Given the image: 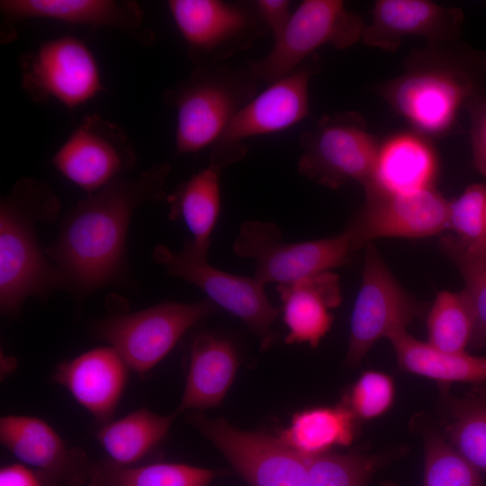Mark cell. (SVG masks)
Wrapping results in <instances>:
<instances>
[{"label": "cell", "mask_w": 486, "mask_h": 486, "mask_svg": "<svg viewBox=\"0 0 486 486\" xmlns=\"http://www.w3.org/2000/svg\"><path fill=\"white\" fill-rule=\"evenodd\" d=\"M169 172L167 163L154 165L137 177L110 183L68 212L57 239L44 251L76 299L117 282L126 262L133 213L148 202L166 199Z\"/></svg>", "instance_id": "6da1fadb"}, {"label": "cell", "mask_w": 486, "mask_h": 486, "mask_svg": "<svg viewBox=\"0 0 486 486\" xmlns=\"http://www.w3.org/2000/svg\"><path fill=\"white\" fill-rule=\"evenodd\" d=\"M60 202L45 184L21 177L0 203V309L19 313L28 297L43 299L53 290H67L58 268L40 247L39 221L57 219Z\"/></svg>", "instance_id": "7a4b0ae2"}, {"label": "cell", "mask_w": 486, "mask_h": 486, "mask_svg": "<svg viewBox=\"0 0 486 486\" xmlns=\"http://www.w3.org/2000/svg\"><path fill=\"white\" fill-rule=\"evenodd\" d=\"M258 78L249 66L221 63L196 66L184 79L163 93L176 118L178 154L212 147L237 113L258 93Z\"/></svg>", "instance_id": "3957f363"}, {"label": "cell", "mask_w": 486, "mask_h": 486, "mask_svg": "<svg viewBox=\"0 0 486 486\" xmlns=\"http://www.w3.org/2000/svg\"><path fill=\"white\" fill-rule=\"evenodd\" d=\"M469 72L436 51L413 55L406 71L380 92L391 107L422 133L448 131L474 94Z\"/></svg>", "instance_id": "277c9868"}, {"label": "cell", "mask_w": 486, "mask_h": 486, "mask_svg": "<svg viewBox=\"0 0 486 486\" xmlns=\"http://www.w3.org/2000/svg\"><path fill=\"white\" fill-rule=\"evenodd\" d=\"M361 249L352 232L330 238L289 242L283 239L277 225L268 221L247 220L233 242V252L256 262L254 277L266 285L292 283L346 265Z\"/></svg>", "instance_id": "5b68a950"}, {"label": "cell", "mask_w": 486, "mask_h": 486, "mask_svg": "<svg viewBox=\"0 0 486 486\" xmlns=\"http://www.w3.org/2000/svg\"><path fill=\"white\" fill-rule=\"evenodd\" d=\"M215 311L216 305L210 300L164 302L104 318L92 330L96 338L117 351L130 370L143 374L163 360L189 328Z\"/></svg>", "instance_id": "8992f818"}, {"label": "cell", "mask_w": 486, "mask_h": 486, "mask_svg": "<svg viewBox=\"0 0 486 486\" xmlns=\"http://www.w3.org/2000/svg\"><path fill=\"white\" fill-rule=\"evenodd\" d=\"M151 256L170 275L197 286L216 306L242 320L257 336L262 350L270 346L274 339L272 325L280 310L270 302L265 285L257 279L212 266L207 261V253L196 249L188 238L178 252L158 244Z\"/></svg>", "instance_id": "52a82bcc"}, {"label": "cell", "mask_w": 486, "mask_h": 486, "mask_svg": "<svg viewBox=\"0 0 486 486\" xmlns=\"http://www.w3.org/2000/svg\"><path fill=\"white\" fill-rule=\"evenodd\" d=\"M363 18L340 0H305L292 12L271 51L248 65L259 81L270 85L291 74L320 47L346 49L362 40Z\"/></svg>", "instance_id": "ba28073f"}, {"label": "cell", "mask_w": 486, "mask_h": 486, "mask_svg": "<svg viewBox=\"0 0 486 486\" xmlns=\"http://www.w3.org/2000/svg\"><path fill=\"white\" fill-rule=\"evenodd\" d=\"M298 171L322 185L338 188L347 181L364 189L372 180L379 146L356 112L322 117L301 136Z\"/></svg>", "instance_id": "9c48e42d"}, {"label": "cell", "mask_w": 486, "mask_h": 486, "mask_svg": "<svg viewBox=\"0 0 486 486\" xmlns=\"http://www.w3.org/2000/svg\"><path fill=\"white\" fill-rule=\"evenodd\" d=\"M319 68V60L312 55L291 74L257 94L211 147L209 164L222 170L246 155L245 140L248 138L279 132L302 121L310 110V80Z\"/></svg>", "instance_id": "30bf717a"}, {"label": "cell", "mask_w": 486, "mask_h": 486, "mask_svg": "<svg viewBox=\"0 0 486 486\" xmlns=\"http://www.w3.org/2000/svg\"><path fill=\"white\" fill-rule=\"evenodd\" d=\"M166 5L195 66L220 63L268 33L255 1L169 0Z\"/></svg>", "instance_id": "8fae6325"}, {"label": "cell", "mask_w": 486, "mask_h": 486, "mask_svg": "<svg viewBox=\"0 0 486 486\" xmlns=\"http://www.w3.org/2000/svg\"><path fill=\"white\" fill-rule=\"evenodd\" d=\"M18 64L22 87L37 104L55 100L75 110L105 90L93 52L71 35L41 42Z\"/></svg>", "instance_id": "7c38bea8"}, {"label": "cell", "mask_w": 486, "mask_h": 486, "mask_svg": "<svg viewBox=\"0 0 486 486\" xmlns=\"http://www.w3.org/2000/svg\"><path fill=\"white\" fill-rule=\"evenodd\" d=\"M420 310L418 302L398 283L374 245L367 244L346 362L357 364L377 340L406 330Z\"/></svg>", "instance_id": "4fadbf2b"}, {"label": "cell", "mask_w": 486, "mask_h": 486, "mask_svg": "<svg viewBox=\"0 0 486 486\" xmlns=\"http://www.w3.org/2000/svg\"><path fill=\"white\" fill-rule=\"evenodd\" d=\"M190 422L225 455L250 486H306L307 458L280 437L266 432L243 431L224 418L200 413Z\"/></svg>", "instance_id": "5bb4252c"}, {"label": "cell", "mask_w": 486, "mask_h": 486, "mask_svg": "<svg viewBox=\"0 0 486 486\" xmlns=\"http://www.w3.org/2000/svg\"><path fill=\"white\" fill-rule=\"evenodd\" d=\"M137 163L131 140L118 124L100 114H86L50 160L87 195L124 177Z\"/></svg>", "instance_id": "9a60e30c"}, {"label": "cell", "mask_w": 486, "mask_h": 486, "mask_svg": "<svg viewBox=\"0 0 486 486\" xmlns=\"http://www.w3.org/2000/svg\"><path fill=\"white\" fill-rule=\"evenodd\" d=\"M364 194V205L347 227L361 248L378 238H427L448 229L449 201L434 187L409 194Z\"/></svg>", "instance_id": "2e32d148"}, {"label": "cell", "mask_w": 486, "mask_h": 486, "mask_svg": "<svg viewBox=\"0 0 486 486\" xmlns=\"http://www.w3.org/2000/svg\"><path fill=\"white\" fill-rule=\"evenodd\" d=\"M4 30L2 43L16 36L14 24L26 19H46L123 32L143 46L154 42L155 34L144 24L143 10L132 0H1Z\"/></svg>", "instance_id": "e0dca14e"}, {"label": "cell", "mask_w": 486, "mask_h": 486, "mask_svg": "<svg viewBox=\"0 0 486 486\" xmlns=\"http://www.w3.org/2000/svg\"><path fill=\"white\" fill-rule=\"evenodd\" d=\"M0 441L19 463L54 482L76 486L88 479L86 454L70 448L47 422L33 416L8 415L0 418Z\"/></svg>", "instance_id": "ac0fdd59"}, {"label": "cell", "mask_w": 486, "mask_h": 486, "mask_svg": "<svg viewBox=\"0 0 486 486\" xmlns=\"http://www.w3.org/2000/svg\"><path fill=\"white\" fill-rule=\"evenodd\" d=\"M130 367L110 346L87 350L58 364L54 382L70 395L100 424L111 421L125 390Z\"/></svg>", "instance_id": "d6986e66"}, {"label": "cell", "mask_w": 486, "mask_h": 486, "mask_svg": "<svg viewBox=\"0 0 486 486\" xmlns=\"http://www.w3.org/2000/svg\"><path fill=\"white\" fill-rule=\"evenodd\" d=\"M461 22L460 10L431 1L379 0L362 40L368 46L395 51L409 36L424 37L432 43L452 40L459 32Z\"/></svg>", "instance_id": "ffe728a7"}, {"label": "cell", "mask_w": 486, "mask_h": 486, "mask_svg": "<svg viewBox=\"0 0 486 486\" xmlns=\"http://www.w3.org/2000/svg\"><path fill=\"white\" fill-rule=\"evenodd\" d=\"M288 328L285 343H308L316 347L330 329L333 316L330 310L341 301L338 275L322 272L276 287Z\"/></svg>", "instance_id": "44dd1931"}, {"label": "cell", "mask_w": 486, "mask_h": 486, "mask_svg": "<svg viewBox=\"0 0 486 486\" xmlns=\"http://www.w3.org/2000/svg\"><path fill=\"white\" fill-rule=\"evenodd\" d=\"M233 345L203 333L193 341L184 390L176 415L188 410H203L221 403L238 368Z\"/></svg>", "instance_id": "7402d4cb"}, {"label": "cell", "mask_w": 486, "mask_h": 486, "mask_svg": "<svg viewBox=\"0 0 486 486\" xmlns=\"http://www.w3.org/2000/svg\"><path fill=\"white\" fill-rule=\"evenodd\" d=\"M438 163L428 142L417 134L400 133L379 150L370 184L364 190L409 194L433 187Z\"/></svg>", "instance_id": "603a6c76"}, {"label": "cell", "mask_w": 486, "mask_h": 486, "mask_svg": "<svg viewBox=\"0 0 486 486\" xmlns=\"http://www.w3.org/2000/svg\"><path fill=\"white\" fill-rule=\"evenodd\" d=\"M220 170L208 164L167 195L168 218L183 219L194 247L208 253L211 236L220 212Z\"/></svg>", "instance_id": "cb8c5ba5"}, {"label": "cell", "mask_w": 486, "mask_h": 486, "mask_svg": "<svg viewBox=\"0 0 486 486\" xmlns=\"http://www.w3.org/2000/svg\"><path fill=\"white\" fill-rule=\"evenodd\" d=\"M391 340L400 366L410 373L440 382L486 381V356L465 351L450 353L410 336L407 330L392 335Z\"/></svg>", "instance_id": "d4e9b609"}, {"label": "cell", "mask_w": 486, "mask_h": 486, "mask_svg": "<svg viewBox=\"0 0 486 486\" xmlns=\"http://www.w3.org/2000/svg\"><path fill=\"white\" fill-rule=\"evenodd\" d=\"M356 417L343 403L295 413L279 437L298 454L309 457L334 446H349L356 433Z\"/></svg>", "instance_id": "484cf974"}, {"label": "cell", "mask_w": 486, "mask_h": 486, "mask_svg": "<svg viewBox=\"0 0 486 486\" xmlns=\"http://www.w3.org/2000/svg\"><path fill=\"white\" fill-rule=\"evenodd\" d=\"M176 417L175 412L162 416L138 409L103 425L95 437L109 461L118 465H133L164 439Z\"/></svg>", "instance_id": "4316f807"}, {"label": "cell", "mask_w": 486, "mask_h": 486, "mask_svg": "<svg viewBox=\"0 0 486 486\" xmlns=\"http://www.w3.org/2000/svg\"><path fill=\"white\" fill-rule=\"evenodd\" d=\"M217 472L179 463L118 465L111 461L90 467L88 486H208Z\"/></svg>", "instance_id": "83f0119b"}, {"label": "cell", "mask_w": 486, "mask_h": 486, "mask_svg": "<svg viewBox=\"0 0 486 486\" xmlns=\"http://www.w3.org/2000/svg\"><path fill=\"white\" fill-rule=\"evenodd\" d=\"M439 247L458 268L462 290L472 318V348L486 346V255L469 250L454 235L441 237Z\"/></svg>", "instance_id": "f1b7e54d"}, {"label": "cell", "mask_w": 486, "mask_h": 486, "mask_svg": "<svg viewBox=\"0 0 486 486\" xmlns=\"http://www.w3.org/2000/svg\"><path fill=\"white\" fill-rule=\"evenodd\" d=\"M428 343L450 353L464 352L470 346L472 318L462 291L436 294L427 319Z\"/></svg>", "instance_id": "f546056e"}, {"label": "cell", "mask_w": 486, "mask_h": 486, "mask_svg": "<svg viewBox=\"0 0 486 486\" xmlns=\"http://www.w3.org/2000/svg\"><path fill=\"white\" fill-rule=\"evenodd\" d=\"M448 229L471 251L486 255V185L472 184L448 202Z\"/></svg>", "instance_id": "4dcf8cb0"}, {"label": "cell", "mask_w": 486, "mask_h": 486, "mask_svg": "<svg viewBox=\"0 0 486 486\" xmlns=\"http://www.w3.org/2000/svg\"><path fill=\"white\" fill-rule=\"evenodd\" d=\"M423 486H483L479 470L442 437L431 435L426 444Z\"/></svg>", "instance_id": "1f68e13d"}, {"label": "cell", "mask_w": 486, "mask_h": 486, "mask_svg": "<svg viewBox=\"0 0 486 486\" xmlns=\"http://www.w3.org/2000/svg\"><path fill=\"white\" fill-rule=\"evenodd\" d=\"M306 458V486H365L374 464L358 454L328 452Z\"/></svg>", "instance_id": "d6a6232c"}, {"label": "cell", "mask_w": 486, "mask_h": 486, "mask_svg": "<svg viewBox=\"0 0 486 486\" xmlns=\"http://www.w3.org/2000/svg\"><path fill=\"white\" fill-rule=\"evenodd\" d=\"M447 430L454 448L475 468L486 472V400L461 403Z\"/></svg>", "instance_id": "836d02e7"}, {"label": "cell", "mask_w": 486, "mask_h": 486, "mask_svg": "<svg viewBox=\"0 0 486 486\" xmlns=\"http://www.w3.org/2000/svg\"><path fill=\"white\" fill-rule=\"evenodd\" d=\"M392 379L381 372L366 371L344 397L345 404L360 419H372L385 413L394 400Z\"/></svg>", "instance_id": "e575fe53"}, {"label": "cell", "mask_w": 486, "mask_h": 486, "mask_svg": "<svg viewBox=\"0 0 486 486\" xmlns=\"http://www.w3.org/2000/svg\"><path fill=\"white\" fill-rule=\"evenodd\" d=\"M466 107L471 116V139L473 164L486 176V98L473 96Z\"/></svg>", "instance_id": "d590c367"}, {"label": "cell", "mask_w": 486, "mask_h": 486, "mask_svg": "<svg viewBox=\"0 0 486 486\" xmlns=\"http://www.w3.org/2000/svg\"><path fill=\"white\" fill-rule=\"evenodd\" d=\"M257 13L274 38L276 40L285 30L292 12L291 2L288 0H257L255 1Z\"/></svg>", "instance_id": "8d00e7d4"}, {"label": "cell", "mask_w": 486, "mask_h": 486, "mask_svg": "<svg viewBox=\"0 0 486 486\" xmlns=\"http://www.w3.org/2000/svg\"><path fill=\"white\" fill-rule=\"evenodd\" d=\"M54 482L41 472L14 463L0 469V486H51Z\"/></svg>", "instance_id": "74e56055"}]
</instances>
